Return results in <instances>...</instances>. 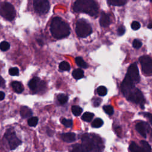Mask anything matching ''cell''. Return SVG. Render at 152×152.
Masks as SVG:
<instances>
[{
    "mask_svg": "<svg viewBox=\"0 0 152 152\" xmlns=\"http://www.w3.org/2000/svg\"><path fill=\"white\" fill-rule=\"evenodd\" d=\"M72 113L75 116H79L83 112V109L78 106H73L71 108Z\"/></svg>",
    "mask_w": 152,
    "mask_h": 152,
    "instance_id": "cell-23",
    "label": "cell"
},
{
    "mask_svg": "<svg viewBox=\"0 0 152 152\" xmlns=\"http://www.w3.org/2000/svg\"><path fill=\"white\" fill-rule=\"evenodd\" d=\"M59 68L61 71H69L71 66L66 61H63L59 64Z\"/></svg>",
    "mask_w": 152,
    "mask_h": 152,
    "instance_id": "cell-22",
    "label": "cell"
},
{
    "mask_svg": "<svg viewBox=\"0 0 152 152\" xmlns=\"http://www.w3.org/2000/svg\"><path fill=\"white\" fill-rule=\"evenodd\" d=\"M73 10L95 16L98 13V5L94 0H77L74 4Z\"/></svg>",
    "mask_w": 152,
    "mask_h": 152,
    "instance_id": "cell-3",
    "label": "cell"
},
{
    "mask_svg": "<svg viewBox=\"0 0 152 152\" xmlns=\"http://www.w3.org/2000/svg\"><path fill=\"white\" fill-rule=\"evenodd\" d=\"M71 152H87L82 144H75L73 145Z\"/></svg>",
    "mask_w": 152,
    "mask_h": 152,
    "instance_id": "cell-20",
    "label": "cell"
},
{
    "mask_svg": "<svg viewBox=\"0 0 152 152\" xmlns=\"http://www.w3.org/2000/svg\"><path fill=\"white\" fill-rule=\"evenodd\" d=\"M103 110L108 115H110L113 113V108L111 106H104Z\"/></svg>",
    "mask_w": 152,
    "mask_h": 152,
    "instance_id": "cell-30",
    "label": "cell"
},
{
    "mask_svg": "<svg viewBox=\"0 0 152 152\" xmlns=\"http://www.w3.org/2000/svg\"><path fill=\"white\" fill-rule=\"evenodd\" d=\"M148 114V118H149V119H150V121L152 125V114H149V113H147Z\"/></svg>",
    "mask_w": 152,
    "mask_h": 152,
    "instance_id": "cell-38",
    "label": "cell"
},
{
    "mask_svg": "<svg viewBox=\"0 0 152 152\" xmlns=\"http://www.w3.org/2000/svg\"><path fill=\"white\" fill-rule=\"evenodd\" d=\"M150 2H152V0H150Z\"/></svg>",
    "mask_w": 152,
    "mask_h": 152,
    "instance_id": "cell-40",
    "label": "cell"
},
{
    "mask_svg": "<svg viewBox=\"0 0 152 152\" xmlns=\"http://www.w3.org/2000/svg\"><path fill=\"white\" fill-rule=\"evenodd\" d=\"M109 5L113 6H122L126 4V0H107Z\"/></svg>",
    "mask_w": 152,
    "mask_h": 152,
    "instance_id": "cell-18",
    "label": "cell"
},
{
    "mask_svg": "<svg viewBox=\"0 0 152 152\" xmlns=\"http://www.w3.org/2000/svg\"><path fill=\"white\" fill-rule=\"evenodd\" d=\"M57 99L61 104H65L68 101V96L64 94H59Z\"/></svg>",
    "mask_w": 152,
    "mask_h": 152,
    "instance_id": "cell-25",
    "label": "cell"
},
{
    "mask_svg": "<svg viewBox=\"0 0 152 152\" xmlns=\"http://www.w3.org/2000/svg\"><path fill=\"white\" fill-rule=\"evenodd\" d=\"M125 31V27H124V26H120V27L118 28L117 32H118V34L119 36H122V34H124Z\"/></svg>",
    "mask_w": 152,
    "mask_h": 152,
    "instance_id": "cell-34",
    "label": "cell"
},
{
    "mask_svg": "<svg viewBox=\"0 0 152 152\" xmlns=\"http://www.w3.org/2000/svg\"><path fill=\"white\" fill-rule=\"evenodd\" d=\"M131 152H151V148L148 143L144 140L140 141V145L135 142H132L129 145Z\"/></svg>",
    "mask_w": 152,
    "mask_h": 152,
    "instance_id": "cell-10",
    "label": "cell"
},
{
    "mask_svg": "<svg viewBox=\"0 0 152 152\" xmlns=\"http://www.w3.org/2000/svg\"><path fill=\"white\" fill-rule=\"evenodd\" d=\"M5 85L4 80L0 76V87H4Z\"/></svg>",
    "mask_w": 152,
    "mask_h": 152,
    "instance_id": "cell-36",
    "label": "cell"
},
{
    "mask_svg": "<svg viewBox=\"0 0 152 152\" xmlns=\"http://www.w3.org/2000/svg\"><path fill=\"white\" fill-rule=\"evenodd\" d=\"M5 97V93L2 91H0V100H2Z\"/></svg>",
    "mask_w": 152,
    "mask_h": 152,
    "instance_id": "cell-37",
    "label": "cell"
},
{
    "mask_svg": "<svg viewBox=\"0 0 152 152\" xmlns=\"http://www.w3.org/2000/svg\"><path fill=\"white\" fill-rule=\"evenodd\" d=\"M137 132L144 138H146V128L144 122H139L135 125Z\"/></svg>",
    "mask_w": 152,
    "mask_h": 152,
    "instance_id": "cell-14",
    "label": "cell"
},
{
    "mask_svg": "<svg viewBox=\"0 0 152 152\" xmlns=\"http://www.w3.org/2000/svg\"><path fill=\"white\" fill-rule=\"evenodd\" d=\"M124 79L134 85L135 84L139 83L140 77L138 68L136 63H133L129 66Z\"/></svg>",
    "mask_w": 152,
    "mask_h": 152,
    "instance_id": "cell-6",
    "label": "cell"
},
{
    "mask_svg": "<svg viewBox=\"0 0 152 152\" xmlns=\"http://www.w3.org/2000/svg\"><path fill=\"white\" fill-rule=\"evenodd\" d=\"M99 21L101 26L104 27L109 26V24H110V19L109 15L107 14L102 12L101 14Z\"/></svg>",
    "mask_w": 152,
    "mask_h": 152,
    "instance_id": "cell-12",
    "label": "cell"
},
{
    "mask_svg": "<svg viewBox=\"0 0 152 152\" xmlns=\"http://www.w3.org/2000/svg\"><path fill=\"white\" fill-rule=\"evenodd\" d=\"M61 122L66 127H71L72 125V121L71 119H66L65 118H63L61 120Z\"/></svg>",
    "mask_w": 152,
    "mask_h": 152,
    "instance_id": "cell-29",
    "label": "cell"
},
{
    "mask_svg": "<svg viewBox=\"0 0 152 152\" xmlns=\"http://www.w3.org/2000/svg\"><path fill=\"white\" fill-rule=\"evenodd\" d=\"M10 48V45L6 41H3L0 43V49L2 51H6Z\"/></svg>",
    "mask_w": 152,
    "mask_h": 152,
    "instance_id": "cell-28",
    "label": "cell"
},
{
    "mask_svg": "<svg viewBox=\"0 0 152 152\" xmlns=\"http://www.w3.org/2000/svg\"><path fill=\"white\" fill-rule=\"evenodd\" d=\"M62 140L66 142H71L75 140V134L73 132H66L61 134Z\"/></svg>",
    "mask_w": 152,
    "mask_h": 152,
    "instance_id": "cell-13",
    "label": "cell"
},
{
    "mask_svg": "<svg viewBox=\"0 0 152 152\" xmlns=\"http://www.w3.org/2000/svg\"><path fill=\"white\" fill-rule=\"evenodd\" d=\"M94 114L91 112H85L81 116V119L86 122H90L93 118Z\"/></svg>",
    "mask_w": 152,
    "mask_h": 152,
    "instance_id": "cell-21",
    "label": "cell"
},
{
    "mask_svg": "<svg viewBox=\"0 0 152 152\" xmlns=\"http://www.w3.org/2000/svg\"><path fill=\"white\" fill-rule=\"evenodd\" d=\"M142 45V42L138 39H135L132 42V46L135 49L140 48Z\"/></svg>",
    "mask_w": 152,
    "mask_h": 152,
    "instance_id": "cell-32",
    "label": "cell"
},
{
    "mask_svg": "<svg viewBox=\"0 0 152 152\" xmlns=\"http://www.w3.org/2000/svg\"><path fill=\"white\" fill-rule=\"evenodd\" d=\"M0 14L7 20L11 21L15 17V10L10 3L4 2L0 4Z\"/></svg>",
    "mask_w": 152,
    "mask_h": 152,
    "instance_id": "cell-5",
    "label": "cell"
},
{
    "mask_svg": "<svg viewBox=\"0 0 152 152\" xmlns=\"http://www.w3.org/2000/svg\"><path fill=\"white\" fill-rule=\"evenodd\" d=\"M11 86L14 91L17 93H21L24 90L23 85L18 81H13L11 83Z\"/></svg>",
    "mask_w": 152,
    "mask_h": 152,
    "instance_id": "cell-16",
    "label": "cell"
},
{
    "mask_svg": "<svg viewBox=\"0 0 152 152\" xmlns=\"http://www.w3.org/2000/svg\"><path fill=\"white\" fill-rule=\"evenodd\" d=\"M50 30L53 37L56 39L64 38L70 34L69 25L58 17L52 19L50 26Z\"/></svg>",
    "mask_w": 152,
    "mask_h": 152,
    "instance_id": "cell-2",
    "label": "cell"
},
{
    "mask_svg": "<svg viewBox=\"0 0 152 152\" xmlns=\"http://www.w3.org/2000/svg\"><path fill=\"white\" fill-rule=\"evenodd\" d=\"M142 71L144 74H152V58L148 56H142L139 58Z\"/></svg>",
    "mask_w": 152,
    "mask_h": 152,
    "instance_id": "cell-8",
    "label": "cell"
},
{
    "mask_svg": "<svg viewBox=\"0 0 152 152\" xmlns=\"http://www.w3.org/2000/svg\"><path fill=\"white\" fill-rule=\"evenodd\" d=\"M5 137L8 142L11 150L15 149L19 145L21 144V142L16 136L15 132L11 129H9L6 132Z\"/></svg>",
    "mask_w": 152,
    "mask_h": 152,
    "instance_id": "cell-9",
    "label": "cell"
},
{
    "mask_svg": "<svg viewBox=\"0 0 152 152\" xmlns=\"http://www.w3.org/2000/svg\"><path fill=\"white\" fill-rule=\"evenodd\" d=\"M44 83V82L40 81L39 78L35 77L29 81L28 87L32 91H36L40 87V86L43 85Z\"/></svg>",
    "mask_w": 152,
    "mask_h": 152,
    "instance_id": "cell-11",
    "label": "cell"
},
{
    "mask_svg": "<svg viewBox=\"0 0 152 152\" xmlns=\"http://www.w3.org/2000/svg\"><path fill=\"white\" fill-rule=\"evenodd\" d=\"M147 27H148V28H152V23H149V24H148Z\"/></svg>",
    "mask_w": 152,
    "mask_h": 152,
    "instance_id": "cell-39",
    "label": "cell"
},
{
    "mask_svg": "<svg viewBox=\"0 0 152 152\" xmlns=\"http://www.w3.org/2000/svg\"><path fill=\"white\" fill-rule=\"evenodd\" d=\"M9 74L11 75L14 76V75H18L19 74V70L17 68L14 67V68H11L9 69Z\"/></svg>",
    "mask_w": 152,
    "mask_h": 152,
    "instance_id": "cell-31",
    "label": "cell"
},
{
    "mask_svg": "<svg viewBox=\"0 0 152 152\" xmlns=\"http://www.w3.org/2000/svg\"><path fill=\"white\" fill-rule=\"evenodd\" d=\"M20 115L22 118H27L31 116L32 112L28 107L26 106H22L20 109Z\"/></svg>",
    "mask_w": 152,
    "mask_h": 152,
    "instance_id": "cell-15",
    "label": "cell"
},
{
    "mask_svg": "<svg viewBox=\"0 0 152 152\" xmlns=\"http://www.w3.org/2000/svg\"><path fill=\"white\" fill-rule=\"evenodd\" d=\"M33 7L36 12L44 14L49 11L50 5L48 0H33Z\"/></svg>",
    "mask_w": 152,
    "mask_h": 152,
    "instance_id": "cell-7",
    "label": "cell"
},
{
    "mask_svg": "<svg viewBox=\"0 0 152 152\" xmlns=\"http://www.w3.org/2000/svg\"><path fill=\"white\" fill-rule=\"evenodd\" d=\"M75 31L78 37H86L92 33V28L89 23L83 19H80L76 23Z\"/></svg>",
    "mask_w": 152,
    "mask_h": 152,
    "instance_id": "cell-4",
    "label": "cell"
},
{
    "mask_svg": "<svg viewBox=\"0 0 152 152\" xmlns=\"http://www.w3.org/2000/svg\"><path fill=\"white\" fill-rule=\"evenodd\" d=\"M121 88L122 93L128 100L138 104L143 107L145 99L141 91L136 88L134 84L124 79L121 84Z\"/></svg>",
    "mask_w": 152,
    "mask_h": 152,
    "instance_id": "cell-1",
    "label": "cell"
},
{
    "mask_svg": "<svg viewBox=\"0 0 152 152\" xmlns=\"http://www.w3.org/2000/svg\"><path fill=\"white\" fill-rule=\"evenodd\" d=\"M131 28L134 30H138L140 28V24L138 21H133L131 24Z\"/></svg>",
    "mask_w": 152,
    "mask_h": 152,
    "instance_id": "cell-33",
    "label": "cell"
},
{
    "mask_svg": "<svg viewBox=\"0 0 152 152\" xmlns=\"http://www.w3.org/2000/svg\"><path fill=\"white\" fill-rule=\"evenodd\" d=\"M28 125L30 126H35L37 124L38 118L37 117H32L28 120Z\"/></svg>",
    "mask_w": 152,
    "mask_h": 152,
    "instance_id": "cell-27",
    "label": "cell"
},
{
    "mask_svg": "<svg viewBox=\"0 0 152 152\" xmlns=\"http://www.w3.org/2000/svg\"><path fill=\"white\" fill-rule=\"evenodd\" d=\"M75 62L77 65L81 68H86L87 67V63L83 60V59L81 57H77L75 58Z\"/></svg>",
    "mask_w": 152,
    "mask_h": 152,
    "instance_id": "cell-19",
    "label": "cell"
},
{
    "mask_svg": "<svg viewBox=\"0 0 152 152\" xmlns=\"http://www.w3.org/2000/svg\"><path fill=\"white\" fill-rule=\"evenodd\" d=\"M97 94L100 96H104L107 94V89L104 86H99L97 89Z\"/></svg>",
    "mask_w": 152,
    "mask_h": 152,
    "instance_id": "cell-26",
    "label": "cell"
},
{
    "mask_svg": "<svg viewBox=\"0 0 152 152\" xmlns=\"http://www.w3.org/2000/svg\"><path fill=\"white\" fill-rule=\"evenodd\" d=\"M72 76L76 80L80 79L84 77V71L81 69H75L72 72Z\"/></svg>",
    "mask_w": 152,
    "mask_h": 152,
    "instance_id": "cell-17",
    "label": "cell"
},
{
    "mask_svg": "<svg viewBox=\"0 0 152 152\" xmlns=\"http://www.w3.org/2000/svg\"><path fill=\"white\" fill-rule=\"evenodd\" d=\"M100 99H98V98H96V99H94L93 100V104L94 106H98L100 103Z\"/></svg>",
    "mask_w": 152,
    "mask_h": 152,
    "instance_id": "cell-35",
    "label": "cell"
},
{
    "mask_svg": "<svg viewBox=\"0 0 152 152\" xmlns=\"http://www.w3.org/2000/svg\"><path fill=\"white\" fill-rule=\"evenodd\" d=\"M103 121L100 118H97L93 121L91 126L94 128H99L103 125Z\"/></svg>",
    "mask_w": 152,
    "mask_h": 152,
    "instance_id": "cell-24",
    "label": "cell"
}]
</instances>
